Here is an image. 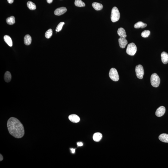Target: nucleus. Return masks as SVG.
Returning <instances> with one entry per match:
<instances>
[{"mask_svg":"<svg viewBox=\"0 0 168 168\" xmlns=\"http://www.w3.org/2000/svg\"><path fill=\"white\" fill-rule=\"evenodd\" d=\"M136 75L137 77L140 79H142L144 74L143 67L141 65H137L135 68Z\"/></svg>","mask_w":168,"mask_h":168,"instance_id":"nucleus-6","label":"nucleus"},{"mask_svg":"<svg viewBox=\"0 0 168 168\" xmlns=\"http://www.w3.org/2000/svg\"><path fill=\"white\" fill-rule=\"evenodd\" d=\"M161 57L162 62L164 64L168 63V54L167 52H163L161 54Z\"/></svg>","mask_w":168,"mask_h":168,"instance_id":"nucleus-11","label":"nucleus"},{"mask_svg":"<svg viewBox=\"0 0 168 168\" xmlns=\"http://www.w3.org/2000/svg\"><path fill=\"white\" fill-rule=\"evenodd\" d=\"M77 145H78V146H83V144L82 142H78L77 143Z\"/></svg>","mask_w":168,"mask_h":168,"instance_id":"nucleus-26","label":"nucleus"},{"mask_svg":"<svg viewBox=\"0 0 168 168\" xmlns=\"http://www.w3.org/2000/svg\"><path fill=\"white\" fill-rule=\"evenodd\" d=\"M52 34H53V31H52V30L51 29H49L45 33V37L47 39L50 38L52 37Z\"/></svg>","mask_w":168,"mask_h":168,"instance_id":"nucleus-23","label":"nucleus"},{"mask_svg":"<svg viewBox=\"0 0 168 168\" xmlns=\"http://www.w3.org/2000/svg\"><path fill=\"white\" fill-rule=\"evenodd\" d=\"M117 33L119 36L121 37L124 38L127 37V35L125 30L122 27L119 28L117 31Z\"/></svg>","mask_w":168,"mask_h":168,"instance_id":"nucleus-14","label":"nucleus"},{"mask_svg":"<svg viewBox=\"0 0 168 168\" xmlns=\"http://www.w3.org/2000/svg\"><path fill=\"white\" fill-rule=\"evenodd\" d=\"M151 85L154 87H158L160 84V79L159 76L156 73H153L151 75L150 78Z\"/></svg>","mask_w":168,"mask_h":168,"instance_id":"nucleus-3","label":"nucleus"},{"mask_svg":"<svg viewBox=\"0 0 168 168\" xmlns=\"http://www.w3.org/2000/svg\"><path fill=\"white\" fill-rule=\"evenodd\" d=\"M159 139L161 141L164 143H168V134H162L159 136Z\"/></svg>","mask_w":168,"mask_h":168,"instance_id":"nucleus-13","label":"nucleus"},{"mask_svg":"<svg viewBox=\"0 0 168 168\" xmlns=\"http://www.w3.org/2000/svg\"><path fill=\"white\" fill-rule=\"evenodd\" d=\"M6 21L8 24L12 25L15 23V18L14 16H11L6 19Z\"/></svg>","mask_w":168,"mask_h":168,"instance_id":"nucleus-20","label":"nucleus"},{"mask_svg":"<svg viewBox=\"0 0 168 168\" xmlns=\"http://www.w3.org/2000/svg\"><path fill=\"white\" fill-rule=\"evenodd\" d=\"M67 9L65 7L57 8L54 11L55 15L57 16H60L66 13Z\"/></svg>","mask_w":168,"mask_h":168,"instance_id":"nucleus-7","label":"nucleus"},{"mask_svg":"<svg viewBox=\"0 0 168 168\" xmlns=\"http://www.w3.org/2000/svg\"><path fill=\"white\" fill-rule=\"evenodd\" d=\"M48 3H51L53 2V0H46Z\"/></svg>","mask_w":168,"mask_h":168,"instance_id":"nucleus-28","label":"nucleus"},{"mask_svg":"<svg viewBox=\"0 0 168 168\" xmlns=\"http://www.w3.org/2000/svg\"><path fill=\"white\" fill-rule=\"evenodd\" d=\"M27 6L31 10H34L36 9V6L34 3L31 1H29L27 3Z\"/></svg>","mask_w":168,"mask_h":168,"instance_id":"nucleus-21","label":"nucleus"},{"mask_svg":"<svg viewBox=\"0 0 168 168\" xmlns=\"http://www.w3.org/2000/svg\"><path fill=\"white\" fill-rule=\"evenodd\" d=\"M69 119L71 122L75 123L79 122L80 120L79 116L75 114H74L69 115Z\"/></svg>","mask_w":168,"mask_h":168,"instance_id":"nucleus-10","label":"nucleus"},{"mask_svg":"<svg viewBox=\"0 0 168 168\" xmlns=\"http://www.w3.org/2000/svg\"><path fill=\"white\" fill-rule=\"evenodd\" d=\"M7 0L8 3H10V4L13 3L14 1V0Z\"/></svg>","mask_w":168,"mask_h":168,"instance_id":"nucleus-27","label":"nucleus"},{"mask_svg":"<svg viewBox=\"0 0 168 168\" xmlns=\"http://www.w3.org/2000/svg\"><path fill=\"white\" fill-rule=\"evenodd\" d=\"M65 24V22H60L57 26L56 28V31L57 32H60L62 28L63 27V26Z\"/></svg>","mask_w":168,"mask_h":168,"instance_id":"nucleus-25","label":"nucleus"},{"mask_svg":"<svg viewBox=\"0 0 168 168\" xmlns=\"http://www.w3.org/2000/svg\"><path fill=\"white\" fill-rule=\"evenodd\" d=\"M166 111V109L164 106H161L158 108L156 111L155 112L156 115L157 116L160 117L163 116L165 114Z\"/></svg>","mask_w":168,"mask_h":168,"instance_id":"nucleus-8","label":"nucleus"},{"mask_svg":"<svg viewBox=\"0 0 168 168\" xmlns=\"http://www.w3.org/2000/svg\"><path fill=\"white\" fill-rule=\"evenodd\" d=\"M24 44L28 46L31 44L32 42L31 37L29 35H27L24 37Z\"/></svg>","mask_w":168,"mask_h":168,"instance_id":"nucleus-17","label":"nucleus"},{"mask_svg":"<svg viewBox=\"0 0 168 168\" xmlns=\"http://www.w3.org/2000/svg\"><path fill=\"white\" fill-rule=\"evenodd\" d=\"M4 41L10 47L13 46V41L11 38L9 36L6 35L4 36Z\"/></svg>","mask_w":168,"mask_h":168,"instance_id":"nucleus-15","label":"nucleus"},{"mask_svg":"<svg viewBox=\"0 0 168 168\" xmlns=\"http://www.w3.org/2000/svg\"><path fill=\"white\" fill-rule=\"evenodd\" d=\"M75 5L77 7H83L85 6V4L81 0H75Z\"/></svg>","mask_w":168,"mask_h":168,"instance_id":"nucleus-22","label":"nucleus"},{"mask_svg":"<svg viewBox=\"0 0 168 168\" xmlns=\"http://www.w3.org/2000/svg\"><path fill=\"white\" fill-rule=\"evenodd\" d=\"M92 5L93 7L96 10H100L103 8V5L102 4L96 2L93 3Z\"/></svg>","mask_w":168,"mask_h":168,"instance_id":"nucleus-16","label":"nucleus"},{"mask_svg":"<svg viewBox=\"0 0 168 168\" xmlns=\"http://www.w3.org/2000/svg\"><path fill=\"white\" fill-rule=\"evenodd\" d=\"M0 161H1L3 160V156H2L1 154H0Z\"/></svg>","mask_w":168,"mask_h":168,"instance_id":"nucleus-30","label":"nucleus"},{"mask_svg":"<svg viewBox=\"0 0 168 168\" xmlns=\"http://www.w3.org/2000/svg\"><path fill=\"white\" fill-rule=\"evenodd\" d=\"M102 134L99 132H97L93 134V140L96 142H98L100 141L102 139Z\"/></svg>","mask_w":168,"mask_h":168,"instance_id":"nucleus-12","label":"nucleus"},{"mask_svg":"<svg viewBox=\"0 0 168 168\" xmlns=\"http://www.w3.org/2000/svg\"><path fill=\"white\" fill-rule=\"evenodd\" d=\"M120 13L118 8L114 7L112 9L111 14V20L112 22H114L118 21L120 18Z\"/></svg>","mask_w":168,"mask_h":168,"instance_id":"nucleus-2","label":"nucleus"},{"mask_svg":"<svg viewBox=\"0 0 168 168\" xmlns=\"http://www.w3.org/2000/svg\"><path fill=\"white\" fill-rule=\"evenodd\" d=\"M12 76L11 74L9 71H7L5 73L4 79L5 81L7 83H9L11 80Z\"/></svg>","mask_w":168,"mask_h":168,"instance_id":"nucleus-18","label":"nucleus"},{"mask_svg":"<svg viewBox=\"0 0 168 168\" xmlns=\"http://www.w3.org/2000/svg\"><path fill=\"white\" fill-rule=\"evenodd\" d=\"M7 126L9 133L14 137L21 138L24 135L25 131L23 125L16 118H10L8 120Z\"/></svg>","mask_w":168,"mask_h":168,"instance_id":"nucleus-1","label":"nucleus"},{"mask_svg":"<svg viewBox=\"0 0 168 168\" xmlns=\"http://www.w3.org/2000/svg\"><path fill=\"white\" fill-rule=\"evenodd\" d=\"M109 76L111 79L114 81H117L119 79L117 71L114 68H112L111 69L109 72Z\"/></svg>","mask_w":168,"mask_h":168,"instance_id":"nucleus-5","label":"nucleus"},{"mask_svg":"<svg viewBox=\"0 0 168 168\" xmlns=\"http://www.w3.org/2000/svg\"><path fill=\"white\" fill-rule=\"evenodd\" d=\"M137 51V47L135 44L131 43L128 45L126 52L129 55L133 56L135 54Z\"/></svg>","mask_w":168,"mask_h":168,"instance_id":"nucleus-4","label":"nucleus"},{"mask_svg":"<svg viewBox=\"0 0 168 168\" xmlns=\"http://www.w3.org/2000/svg\"><path fill=\"white\" fill-rule=\"evenodd\" d=\"M147 26L146 24L142 22H139L134 24V27L135 28H143Z\"/></svg>","mask_w":168,"mask_h":168,"instance_id":"nucleus-19","label":"nucleus"},{"mask_svg":"<svg viewBox=\"0 0 168 168\" xmlns=\"http://www.w3.org/2000/svg\"><path fill=\"white\" fill-rule=\"evenodd\" d=\"M150 32L149 30H145L142 33L141 35L142 37L144 38L148 37L150 35Z\"/></svg>","mask_w":168,"mask_h":168,"instance_id":"nucleus-24","label":"nucleus"},{"mask_svg":"<svg viewBox=\"0 0 168 168\" xmlns=\"http://www.w3.org/2000/svg\"><path fill=\"white\" fill-rule=\"evenodd\" d=\"M118 41L120 47L122 48H125L128 44V41L125 38L120 37Z\"/></svg>","mask_w":168,"mask_h":168,"instance_id":"nucleus-9","label":"nucleus"},{"mask_svg":"<svg viewBox=\"0 0 168 168\" xmlns=\"http://www.w3.org/2000/svg\"><path fill=\"white\" fill-rule=\"evenodd\" d=\"M71 150L72 151V152L73 153H75V149H71Z\"/></svg>","mask_w":168,"mask_h":168,"instance_id":"nucleus-29","label":"nucleus"}]
</instances>
